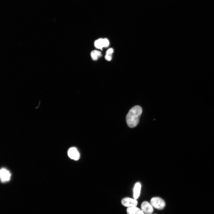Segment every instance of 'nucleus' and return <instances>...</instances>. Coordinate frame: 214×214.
Segmentation results:
<instances>
[{
  "mask_svg": "<svg viewBox=\"0 0 214 214\" xmlns=\"http://www.w3.org/2000/svg\"><path fill=\"white\" fill-rule=\"evenodd\" d=\"M142 110L141 107L136 106L131 108L126 117L128 125L130 128L136 127L138 124Z\"/></svg>",
  "mask_w": 214,
  "mask_h": 214,
  "instance_id": "1",
  "label": "nucleus"
},
{
  "mask_svg": "<svg viewBox=\"0 0 214 214\" xmlns=\"http://www.w3.org/2000/svg\"><path fill=\"white\" fill-rule=\"evenodd\" d=\"M150 204L152 206L158 210L163 209L166 205L165 201L163 199L159 197H154L150 201Z\"/></svg>",
  "mask_w": 214,
  "mask_h": 214,
  "instance_id": "2",
  "label": "nucleus"
},
{
  "mask_svg": "<svg viewBox=\"0 0 214 214\" xmlns=\"http://www.w3.org/2000/svg\"><path fill=\"white\" fill-rule=\"evenodd\" d=\"M95 47L98 49L102 50L104 47H108L109 45V42L107 38H100L96 40L94 42Z\"/></svg>",
  "mask_w": 214,
  "mask_h": 214,
  "instance_id": "3",
  "label": "nucleus"
},
{
  "mask_svg": "<svg viewBox=\"0 0 214 214\" xmlns=\"http://www.w3.org/2000/svg\"><path fill=\"white\" fill-rule=\"evenodd\" d=\"M121 203L123 206L128 207H136L138 204V202L136 199L128 197L123 199Z\"/></svg>",
  "mask_w": 214,
  "mask_h": 214,
  "instance_id": "4",
  "label": "nucleus"
},
{
  "mask_svg": "<svg viewBox=\"0 0 214 214\" xmlns=\"http://www.w3.org/2000/svg\"><path fill=\"white\" fill-rule=\"evenodd\" d=\"M141 208L144 214H152L153 211L152 205L147 201H144L142 203Z\"/></svg>",
  "mask_w": 214,
  "mask_h": 214,
  "instance_id": "5",
  "label": "nucleus"
},
{
  "mask_svg": "<svg viewBox=\"0 0 214 214\" xmlns=\"http://www.w3.org/2000/svg\"><path fill=\"white\" fill-rule=\"evenodd\" d=\"M68 155L71 159L77 160L80 158V154L77 149L74 147L70 148L68 151Z\"/></svg>",
  "mask_w": 214,
  "mask_h": 214,
  "instance_id": "6",
  "label": "nucleus"
},
{
  "mask_svg": "<svg viewBox=\"0 0 214 214\" xmlns=\"http://www.w3.org/2000/svg\"><path fill=\"white\" fill-rule=\"evenodd\" d=\"M11 174L9 171L6 169L3 168L0 170V178L2 182L9 181L10 178Z\"/></svg>",
  "mask_w": 214,
  "mask_h": 214,
  "instance_id": "7",
  "label": "nucleus"
},
{
  "mask_svg": "<svg viewBox=\"0 0 214 214\" xmlns=\"http://www.w3.org/2000/svg\"><path fill=\"white\" fill-rule=\"evenodd\" d=\"M127 212L128 214H144L141 209L136 207H128Z\"/></svg>",
  "mask_w": 214,
  "mask_h": 214,
  "instance_id": "8",
  "label": "nucleus"
},
{
  "mask_svg": "<svg viewBox=\"0 0 214 214\" xmlns=\"http://www.w3.org/2000/svg\"><path fill=\"white\" fill-rule=\"evenodd\" d=\"M141 184L139 182L136 183L133 188V197L137 199L139 196L141 189Z\"/></svg>",
  "mask_w": 214,
  "mask_h": 214,
  "instance_id": "9",
  "label": "nucleus"
},
{
  "mask_svg": "<svg viewBox=\"0 0 214 214\" xmlns=\"http://www.w3.org/2000/svg\"><path fill=\"white\" fill-rule=\"evenodd\" d=\"M102 55L100 51L96 50L92 51L91 53V56L92 60H96L98 58Z\"/></svg>",
  "mask_w": 214,
  "mask_h": 214,
  "instance_id": "10",
  "label": "nucleus"
},
{
  "mask_svg": "<svg viewBox=\"0 0 214 214\" xmlns=\"http://www.w3.org/2000/svg\"><path fill=\"white\" fill-rule=\"evenodd\" d=\"M113 52H114L113 49L112 48H111L108 49L106 51V54H107L111 55L112 54Z\"/></svg>",
  "mask_w": 214,
  "mask_h": 214,
  "instance_id": "11",
  "label": "nucleus"
},
{
  "mask_svg": "<svg viewBox=\"0 0 214 214\" xmlns=\"http://www.w3.org/2000/svg\"><path fill=\"white\" fill-rule=\"evenodd\" d=\"M105 59L108 61H110L111 59V55L106 54L105 56Z\"/></svg>",
  "mask_w": 214,
  "mask_h": 214,
  "instance_id": "12",
  "label": "nucleus"
},
{
  "mask_svg": "<svg viewBox=\"0 0 214 214\" xmlns=\"http://www.w3.org/2000/svg\"></svg>",
  "mask_w": 214,
  "mask_h": 214,
  "instance_id": "13",
  "label": "nucleus"
}]
</instances>
